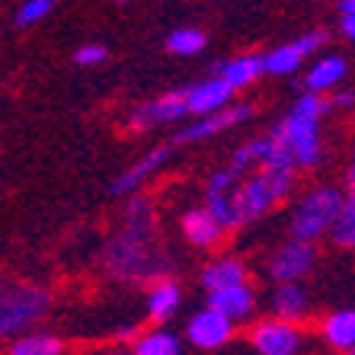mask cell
<instances>
[{
  "mask_svg": "<svg viewBox=\"0 0 355 355\" xmlns=\"http://www.w3.org/2000/svg\"><path fill=\"white\" fill-rule=\"evenodd\" d=\"M125 211L128 215H125L122 234L112 240V247L106 253L109 269L119 279H135V282L157 279L164 272V253H160L157 240H154L157 224H154L150 202L148 198H135Z\"/></svg>",
  "mask_w": 355,
  "mask_h": 355,
  "instance_id": "6da1fadb",
  "label": "cell"
},
{
  "mask_svg": "<svg viewBox=\"0 0 355 355\" xmlns=\"http://www.w3.org/2000/svg\"><path fill=\"white\" fill-rule=\"evenodd\" d=\"M49 304L51 297L45 288L0 279V339H13L26 333L35 320L49 314Z\"/></svg>",
  "mask_w": 355,
  "mask_h": 355,
  "instance_id": "7a4b0ae2",
  "label": "cell"
},
{
  "mask_svg": "<svg viewBox=\"0 0 355 355\" xmlns=\"http://www.w3.org/2000/svg\"><path fill=\"white\" fill-rule=\"evenodd\" d=\"M291 182H295V166H263L259 173H253L237 192H234V205L240 211V221H257L263 218L275 202L288 196Z\"/></svg>",
  "mask_w": 355,
  "mask_h": 355,
  "instance_id": "3957f363",
  "label": "cell"
},
{
  "mask_svg": "<svg viewBox=\"0 0 355 355\" xmlns=\"http://www.w3.org/2000/svg\"><path fill=\"white\" fill-rule=\"evenodd\" d=\"M343 192L336 186H320V189L307 192L301 202H297L295 215H291V237L297 240H317L320 234H327L333 215L343 205Z\"/></svg>",
  "mask_w": 355,
  "mask_h": 355,
  "instance_id": "277c9868",
  "label": "cell"
},
{
  "mask_svg": "<svg viewBox=\"0 0 355 355\" xmlns=\"http://www.w3.org/2000/svg\"><path fill=\"white\" fill-rule=\"evenodd\" d=\"M272 138L285 141L291 150V164L295 166H317L323 157L320 150V119H307L288 112V119H282L272 128Z\"/></svg>",
  "mask_w": 355,
  "mask_h": 355,
  "instance_id": "5b68a950",
  "label": "cell"
},
{
  "mask_svg": "<svg viewBox=\"0 0 355 355\" xmlns=\"http://www.w3.org/2000/svg\"><path fill=\"white\" fill-rule=\"evenodd\" d=\"M250 343L263 355H295L301 349V330L291 320H259L250 330Z\"/></svg>",
  "mask_w": 355,
  "mask_h": 355,
  "instance_id": "8992f818",
  "label": "cell"
},
{
  "mask_svg": "<svg viewBox=\"0 0 355 355\" xmlns=\"http://www.w3.org/2000/svg\"><path fill=\"white\" fill-rule=\"evenodd\" d=\"M250 116H253V106H250V103H240V106H234V109L221 106V109H215V112H205V116L198 119L196 125H186L182 132H176L170 144L176 148V144H192V141H205V138H211V135H221L224 128H231V125L247 122Z\"/></svg>",
  "mask_w": 355,
  "mask_h": 355,
  "instance_id": "52a82bcc",
  "label": "cell"
},
{
  "mask_svg": "<svg viewBox=\"0 0 355 355\" xmlns=\"http://www.w3.org/2000/svg\"><path fill=\"white\" fill-rule=\"evenodd\" d=\"M317 263V247L314 240H288L285 247L275 253L272 266H269V272H272L275 282H297L304 279Z\"/></svg>",
  "mask_w": 355,
  "mask_h": 355,
  "instance_id": "ba28073f",
  "label": "cell"
},
{
  "mask_svg": "<svg viewBox=\"0 0 355 355\" xmlns=\"http://www.w3.org/2000/svg\"><path fill=\"white\" fill-rule=\"evenodd\" d=\"M186 336L196 349H221L234 336V320L224 317L221 311H215V307H205V311L192 314Z\"/></svg>",
  "mask_w": 355,
  "mask_h": 355,
  "instance_id": "9c48e42d",
  "label": "cell"
},
{
  "mask_svg": "<svg viewBox=\"0 0 355 355\" xmlns=\"http://www.w3.org/2000/svg\"><path fill=\"white\" fill-rule=\"evenodd\" d=\"M327 42V33H311V35H301V39L288 42V45H282V49L269 51L263 55V67L266 74H295L297 67L304 64V58H311V51H317Z\"/></svg>",
  "mask_w": 355,
  "mask_h": 355,
  "instance_id": "30bf717a",
  "label": "cell"
},
{
  "mask_svg": "<svg viewBox=\"0 0 355 355\" xmlns=\"http://www.w3.org/2000/svg\"><path fill=\"white\" fill-rule=\"evenodd\" d=\"M186 90H170L160 99H150L141 109H135L128 125L132 128H150V125H164V122H176V119H186Z\"/></svg>",
  "mask_w": 355,
  "mask_h": 355,
  "instance_id": "8fae6325",
  "label": "cell"
},
{
  "mask_svg": "<svg viewBox=\"0 0 355 355\" xmlns=\"http://www.w3.org/2000/svg\"><path fill=\"white\" fill-rule=\"evenodd\" d=\"M231 96H234V87L218 74V77H208V80H202L186 90V109L196 112V116H205V112H215V109L227 106Z\"/></svg>",
  "mask_w": 355,
  "mask_h": 355,
  "instance_id": "7c38bea8",
  "label": "cell"
},
{
  "mask_svg": "<svg viewBox=\"0 0 355 355\" xmlns=\"http://www.w3.org/2000/svg\"><path fill=\"white\" fill-rule=\"evenodd\" d=\"M208 307H215V311H221L224 317H231V320L237 323L253 314L257 297H253V288H250L247 282H240V285H231V288L208 291Z\"/></svg>",
  "mask_w": 355,
  "mask_h": 355,
  "instance_id": "4fadbf2b",
  "label": "cell"
},
{
  "mask_svg": "<svg viewBox=\"0 0 355 355\" xmlns=\"http://www.w3.org/2000/svg\"><path fill=\"white\" fill-rule=\"evenodd\" d=\"M346 71H349V64L343 55H323V58L304 74V90H314V93L336 90L339 83L346 80Z\"/></svg>",
  "mask_w": 355,
  "mask_h": 355,
  "instance_id": "5bb4252c",
  "label": "cell"
},
{
  "mask_svg": "<svg viewBox=\"0 0 355 355\" xmlns=\"http://www.w3.org/2000/svg\"><path fill=\"white\" fill-rule=\"evenodd\" d=\"M173 154V144H160V148H154V150H148L144 157L138 160L135 166H128L122 176L116 180V186H112V192H132L135 186H141V182L148 180L154 170H160V166L166 164V157Z\"/></svg>",
  "mask_w": 355,
  "mask_h": 355,
  "instance_id": "9a60e30c",
  "label": "cell"
},
{
  "mask_svg": "<svg viewBox=\"0 0 355 355\" xmlns=\"http://www.w3.org/2000/svg\"><path fill=\"white\" fill-rule=\"evenodd\" d=\"M307 295L304 288L297 285V282H279V288H275L272 295V314L279 317V320H304L307 317Z\"/></svg>",
  "mask_w": 355,
  "mask_h": 355,
  "instance_id": "2e32d148",
  "label": "cell"
},
{
  "mask_svg": "<svg viewBox=\"0 0 355 355\" xmlns=\"http://www.w3.org/2000/svg\"><path fill=\"white\" fill-rule=\"evenodd\" d=\"M182 234L196 247H215L224 231H221V224L208 215V208H196V211H189V215L182 218Z\"/></svg>",
  "mask_w": 355,
  "mask_h": 355,
  "instance_id": "e0dca14e",
  "label": "cell"
},
{
  "mask_svg": "<svg viewBox=\"0 0 355 355\" xmlns=\"http://www.w3.org/2000/svg\"><path fill=\"white\" fill-rule=\"evenodd\" d=\"M182 295H180V285L170 279H157L154 282V288H150V297H148V314L154 320H170L176 314V307H180Z\"/></svg>",
  "mask_w": 355,
  "mask_h": 355,
  "instance_id": "ac0fdd59",
  "label": "cell"
},
{
  "mask_svg": "<svg viewBox=\"0 0 355 355\" xmlns=\"http://www.w3.org/2000/svg\"><path fill=\"white\" fill-rule=\"evenodd\" d=\"M263 74H266L263 55H243V58H234L227 64H221V77L234 87V93L250 87V83H257V77Z\"/></svg>",
  "mask_w": 355,
  "mask_h": 355,
  "instance_id": "d6986e66",
  "label": "cell"
},
{
  "mask_svg": "<svg viewBox=\"0 0 355 355\" xmlns=\"http://www.w3.org/2000/svg\"><path fill=\"white\" fill-rule=\"evenodd\" d=\"M240 282H247V269L240 259H218V263L205 266V272H202V285L208 291L215 288H231V285H240Z\"/></svg>",
  "mask_w": 355,
  "mask_h": 355,
  "instance_id": "ffe728a7",
  "label": "cell"
},
{
  "mask_svg": "<svg viewBox=\"0 0 355 355\" xmlns=\"http://www.w3.org/2000/svg\"><path fill=\"white\" fill-rule=\"evenodd\" d=\"M323 339L330 343L333 349H352L355 346V314L352 311H336V314L327 317L323 323Z\"/></svg>",
  "mask_w": 355,
  "mask_h": 355,
  "instance_id": "44dd1931",
  "label": "cell"
},
{
  "mask_svg": "<svg viewBox=\"0 0 355 355\" xmlns=\"http://www.w3.org/2000/svg\"><path fill=\"white\" fill-rule=\"evenodd\" d=\"M208 215L221 224V231H231V227H240V211L234 205L231 189H208Z\"/></svg>",
  "mask_w": 355,
  "mask_h": 355,
  "instance_id": "7402d4cb",
  "label": "cell"
},
{
  "mask_svg": "<svg viewBox=\"0 0 355 355\" xmlns=\"http://www.w3.org/2000/svg\"><path fill=\"white\" fill-rule=\"evenodd\" d=\"M61 349H64V343L51 333H26V336L10 343L13 355H58Z\"/></svg>",
  "mask_w": 355,
  "mask_h": 355,
  "instance_id": "603a6c76",
  "label": "cell"
},
{
  "mask_svg": "<svg viewBox=\"0 0 355 355\" xmlns=\"http://www.w3.org/2000/svg\"><path fill=\"white\" fill-rule=\"evenodd\" d=\"M327 231H330L336 247H352V240H355V202H352V196L343 198V205H339V211L333 215Z\"/></svg>",
  "mask_w": 355,
  "mask_h": 355,
  "instance_id": "cb8c5ba5",
  "label": "cell"
},
{
  "mask_svg": "<svg viewBox=\"0 0 355 355\" xmlns=\"http://www.w3.org/2000/svg\"><path fill=\"white\" fill-rule=\"evenodd\" d=\"M135 352L138 355H180L182 343H180V336L170 330H154V333H144V336L135 343Z\"/></svg>",
  "mask_w": 355,
  "mask_h": 355,
  "instance_id": "d4e9b609",
  "label": "cell"
},
{
  "mask_svg": "<svg viewBox=\"0 0 355 355\" xmlns=\"http://www.w3.org/2000/svg\"><path fill=\"white\" fill-rule=\"evenodd\" d=\"M166 49L173 51V55H182V58L198 55V51L205 49V33H198V29H173L170 39H166Z\"/></svg>",
  "mask_w": 355,
  "mask_h": 355,
  "instance_id": "484cf974",
  "label": "cell"
},
{
  "mask_svg": "<svg viewBox=\"0 0 355 355\" xmlns=\"http://www.w3.org/2000/svg\"><path fill=\"white\" fill-rule=\"evenodd\" d=\"M330 99L323 96V93H314V90H307L297 96V103L291 106V112L295 116H307V119H323L327 112H330Z\"/></svg>",
  "mask_w": 355,
  "mask_h": 355,
  "instance_id": "4316f807",
  "label": "cell"
},
{
  "mask_svg": "<svg viewBox=\"0 0 355 355\" xmlns=\"http://www.w3.org/2000/svg\"><path fill=\"white\" fill-rule=\"evenodd\" d=\"M269 144H272V141L269 138H259V141H247V144H243V148H237V154H234V170H247L250 164H263V157L266 154H269Z\"/></svg>",
  "mask_w": 355,
  "mask_h": 355,
  "instance_id": "83f0119b",
  "label": "cell"
},
{
  "mask_svg": "<svg viewBox=\"0 0 355 355\" xmlns=\"http://www.w3.org/2000/svg\"><path fill=\"white\" fill-rule=\"evenodd\" d=\"M51 7H55V0H26L23 7H19V13H17V23L19 26L39 23V19H45L51 13Z\"/></svg>",
  "mask_w": 355,
  "mask_h": 355,
  "instance_id": "f1b7e54d",
  "label": "cell"
},
{
  "mask_svg": "<svg viewBox=\"0 0 355 355\" xmlns=\"http://www.w3.org/2000/svg\"><path fill=\"white\" fill-rule=\"evenodd\" d=\"M109 55H106V49L103 45H83V49H77V55H74V61L77 64H83V67H90V64H99V61H106Z\"/></svg>",
  "mask_w": 355,
  "mask_h": 355,
  "instance_id": "f546056e",
  "label": "cell"
},
{
  "mask_svg": "<svg viewBox=\"0 0 355 355\" xmlns=\"http://www.w3.org/2000/svg\"><path fill=\"white\" fill-rule=\"evenodd\" d=\"M234 182H237V170H234V166H227V170H218V173H211V180H208V189H231Z\"/></svg>",
  "mask_w": 355,
  "mask_h": 355,
  "instance_id": "4dcf8cb0",
  "label": "cell"
},
{
  "mask_svg": "<svg viewBox=\"0 0 355 355\" xmlns=\"http://www.w3.org/2000/svg\"><path fill=\"white\" fill-rule=\"evenodd\" d=\"M339 33L346 35V39H352L355 35V13H339Z\"/></svg>",
  "mask_w": 355,
  "mask_h": 355,
  "instance_id": "1f68e13d",
  "label": "cell"
},
{
  "mask_svg": "<svg viewBox=\"0 0 355 355\" xmlns=\"http://www.w3.org/2000/svg\"><path fill=\"white\" fill-rule=\"evenodd\" d=\"M330 106H339V109H349L352 106V90H339L336 96L330 99Z\"/></svg>",
  "mask_w": 355,
  "mask_h": 355,
  "instance_id": "d6a6232c",
  "label": "cell"
},
{
  "mask_svg": "<svg viewBox=\"0 0 355 355\" xmlns=\"http://www.w3.org/2000/svg\"><path fill=\"white\" fill-rule=\"evenodd\" d=\"M339 13H355V0H339Z\"/></svg>",
  "mask_w": 355,
  "mask_h": 355,
  "instance_id": "836d02e7",
  "label": "cell"
},
{
  "mask_svg": "<svg viewBox=\"0 0 355 355\" xmlns=\"http://www.w3.org/2000/svg\"><path fill=\"white\" fill-rule=\"evenodd\" d=\"M116 3H128V0H116Z\"/></svg>",
  "mask_w": 355,
  "mask_h": 355,
  "instance_id": "e575fe53",
  "label": "cell"
}]
</instances>
